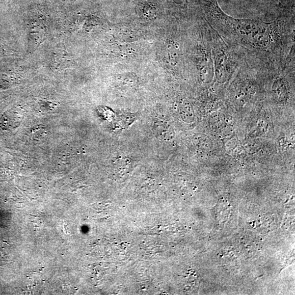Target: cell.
Listing matches in <instances>:
<instances>
[{
    "label": "cell",
    "mask_w": 295,
    "mask_h": 295,
    "mask_svg": "<svg viewBox=\"0 0 295 295\" xmlns=\"http://www.w3.org/2000/svg\"><path fill=\"white\" fill-rule=\"evenodd\" d=\"M272 94L275 100L280 103L286 102L289 98L288 91L285 82L282 79L275 80L272 86Z\"/></svg>",
    "instance_id": "cell-2"
},
{
    "label": "cell",
    "mask_w": 295,
    "mask_h": 295,
    "mask_svg": "<svg viewBox=\"0 0 295 295\" xmlns=\"http://www.w3.org/2000/svg\"><path fill=\"white\" fill-rule=\"evenodd\" d=\"M196 143L201 148L210 149L213 145L211 139L205 135H200L199 137H196Z\"/></svg>",
    "instance_id": "cell-4"
},
{
    "label": "cell",
    "mask_w": 295,
    "mask_h": 295,
    "mask_svg": "<svg viewBox=\"0 0 295 295\" xmlns=\"http://www.w3.org/2000/svg\"><path fill=\"white\" fill-rule=\"evenodd\" d=\"M179 113L184 122L190 123L194 121V112L192 106L188 102H184L180 105L179 107Z\"/></svg>",
    "instance_id": "cell-3"
},
{
    "label": "cell",
    "mask_w": 295,
    "mask_h": 295,
    "mask_svg": "<svg viewBox=\"0 0 295 295\" xmlns=\"http://www.w3.org/2000/svg\"><path fill=\"white\" fill-rule=\"evenodd\" d=\"M173 2L178 5L185 6L186 5L188 0H173Z\"/></svg>",
    "instance_id": "cell-6"
},
{
    "label": "cell",
    "mask_w": 295,
    "mask_h": 295,
    "mask_svg": "<svg viewBox=\"0 0 295 295\" xmlns=\"http://www.w3.org/2000/svg\"><path fill=\"white\" fill-rule=\"evenodd\" d=\"M215 75L219 83H223L227 79L229 73V60L223 53H219L215 57Z\"/></svg>",
    "instance_id": "cell-1"
},
{
    "label": "cell",
    "mask_w": 295,
    "mask_h": 295,
    "mask_svg": "<svg viewBox=\"0 0 295 295\" xmlns=\"http://www.w3.org/2000/svg\"><path fill=\"white\" fill-rule=\"evenodd\" d=\"M144 14L148 18H153L157 14L156 9L150 5H147L143 9Z\"/></svg>",
    "instance_id": "cell-5"
}]
</instances>
